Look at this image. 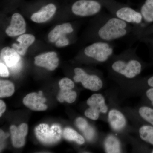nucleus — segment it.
<instances>
[{"label": "nucleus", "instance_id": "nucleus-21", "mask_svg": "<svg viewBox=\"0 0 153 153\" xmlns=\"http://www.w3.org/2000/svg\"><path fill=\"white\" fill-rule=\"evenodd\" d=\"M15 92V85L9 80H1L0 81V97H9Z\"/></svg>", "mask_w": 153, "mask_h": 153}, {"label": "nucleus", "instance_id": "nucleus-18", "mask_svg": "<svg viewBox=\"0 0 153 153\" xmlns=\"http://www.w3.org/2000/svg\"><path fill=\"white\" fill-rule=\"evenodd\" d=\"M140 13L145 22H153V0H146L141 8Z\"/></svg>", "mask_w": 153, "mask_h": 153}, {"label": "nucleus", "instance_id": "nucleus-24", "mask_svg": "<svg viewBox=\"0 0 153 153\" xmlns=\"http://www.w3.org/2000/svg\"><path fill=\"white\" fill-rule=\"evenodd\" d=\"M140 116L153 126V109L146 106L141 107L139 110Z\"/></svg>", "mask_w": 153, "mask_h": 153}, {"label": "nucleus", "instance_id": "nucleus-20", "mask_svg": "<svg viewBox=\"0 0 153 153\" xmlns=\"http://www.w3.org/2000/svg\"><path fill=\"white\" fill-rule=\"evenodd\" d=\"M76 125L78 128L82 131L86 138L88 140H91L94 135V131L85 119L79 117L76 120Z\"/></svg>", "mask_w": 153, "mask_h": 153}, {"label": "nucleus", "instance_id": "nucleus-2", "mask_svg": "<svg viewBox=\"0 0 153 153\" xmlns=\"http://www.w3.org/2000/svg\"><path fill=\"white\" fill-rule=\"evenodd\" d=\"M114 48L111 42H95L85 47L83 54L100 63H104L113 55Z\"/></svg>", "mask_w": 153, "mask_h": 153}, {"label": "nucleus", "instance_id": "nucleus-23", "mask_svg": "<svg viewBox=\"0 0 153 153\" xmlns=\"http://www.w3.org/2000/svg\"><path fill=\"white\" fill-rule=\"evenodd\" d=\"M140 137L146 142L153 145V126L145 125L139 129Z\"/></svg>", "mask_w": 153, "mask_h": 153}, {"label": "nucleus", "instance_id": "nucleus-5", "mask_svg": "<svg viewBox=\"0 0 153 153\" xmlns=\"http://www.w3.org/2000/svg\"><path fill=\"white\" fill-rule=\"evenodd\" d=\"M87 104L89 108L85 111L84 114L92 120H97L100 113H106L108 110L104 97L100 94L91 95L87 100Z\"/></svg>", "mask_w": 153, "mask_h": 153}, {"label": "nucleus", "instance_id": "nucleus-7", "mask_svg": "<svg viewBox=\"0 0 153 153\" xmlns=\"http://www.w3.org/2000/svg\"><path fill=\"white\" fill-rule=\"evenodd\" d=\"M75 75L73 79L75 82H80L86 89L97 91L103 86V82L100 77L94 74H88L82 68L77 67L74 68Z\"/></svg>", "mask_w": 153, "mask_h": 153}, {"label": "nucleus", "instance_id": "nucleus-3", "mask_svg": "<svg viewBox=\"0 0 153 153\" xmlns=\"http://www.w3.org/2000/svg\"><path fill=\"white\" fill-rule=\"evenodd\" d=\"M35 134L40 142L44 145H50L56 143L62 136L61 127L58 125L50 126L47 124H40L36 127Z\"/></svg>", "mask_w": 153, "mask_h": 153}, {"label": "nucleus", "instance_id": "nucleus-15", "mask_svg": "<svg viewBox=\"0 0 153 153\" xmlns=\"http://www.w3.org/2000/svg\"><path fill=\"white\" fill-rule=\"evenodd\" d=\"M108 120L111 128L115 131H120L123 129L126 124L124 115L116 109L111 110L108 113Z\"/></svg>", "mask_w": 153, "mask_h": 153}, {"label": "nucleus", "instance_id": "nucleus-16", "mask_svg": "<svg viewBox=\"0 0 153 153\" xmlns=\"http://www.w3.org/2000/svg\"><path fill=\"white\" fill-rule=\"evenodd\" d=\"M35 39V36L31 34H23L17 39L19 44H13L12 48L15 49L19 55L23 56L26 54L28 48L34 43Z\"/></svg>", "mask_w": 153, "mask_h": 153}, {"label": "nucleus", "instance_id": "nucleus-12", "mask_svg": "<svg viewBox=\"0 0 153 153\" xmlns=\"http://www.w3.org/2000/svg\"><path fill=\"white\" fill-rule=\"evenodd\" d=\"M26 31V23L21 14L16 13L13 15L11 24L6 30L9 37H15L24 34Z\"/></svg>", "mask_w": 153, "mask_h": 153}, {"label": "nucleus", "instance_id": "nucleus-29", "mask_svg": "<svg viewBox=\"0 0 153 153\" xmlns=\"http://www.w3.org/2000/svg\"><path fill=\"white\" fill-rule=\"evenodd\" d=\"M147 83L149 86L153 88V76H151L148 79Z\"/></svg>", "mask_w": 153, "mask_h": 153}, {"label": "nucleus", "instance_id": "nucleus-1", "mask_svg": "<svg viewBox=\"0 0 153 153\" xmlns=\"http://www.w3.org/2000/svg\"><path fill=\"white\" fill-rule=\"evenodd\" d=\"M137 49V47L129 48L118 56L111 64V70L128 79H133L140 74L142 65L135 57Z\"/></svg>", "mask_w": 153, "mask_h": 153}, {"label": "nucleus", "instance_id": "nucleus-25", "mask_svg": "<svg viewBox=\"0 0 153 153\" xmlns=\"http://www.w3.org/2000/svg\"><path fill=\"white\" fill-rule=\"evenodd\" d=\"M59 85L60 89H72L74 86V82L67 77H64L60 80Z\"/></svg>", "mask_w": 153, "mask_h": 153}, {"label": "nucleus", "instance_id": "nucleus-28", "mask_svg": "<svg viewBox=\"0 0 153 153\" xmlns=\"http://www.w3.org/2000/svg\"><path fill=\"white\" fill-rule=\"evenodd\" d=\"M6 109V105L5 102L3 100H0V116L5 111Z\"/></svg>", "mask_w": 153, "mask_h": 153}, {"label": "nucleus", "instance_id": "nucleus-13", "mask_svg": "<svg viewBox=\"0 0 153 153\" xmlns=\"http://www.w3.org/2000/svg\"><path fill=\"white\" fill-rule=\"evenodd\" d=\"M11 140L13 146L15 148L23 147L25 144V137L28 131L27 125L22 123L18 127L15 125L11 126L10 127Z\"/></svg>", "mask_w": 153, "mask_h": 153}, {"label": "nucleus", "instance_id": "nucleus-17", "mask_svg": "<svg viewBox=\"0 0 153 153\" xmlns=\"http://www.w3.org/2000/svg\"><path fill=\"white\" fill-rule=\"evenodd\" d=\"M104 145L105 152L119 153L121 152L120 143L116 137L109 135L104 140Z\"/></svg>", "mask_w": 153, "mask_h": 153}, {"label": "nucleus", "instance_id": "nucleus-30", "mask_svg": "<svg viewBox=\"0 0 153 153\" xmlns=\"http://www.w3.org/2000/svg\"><path fill=\"white\" fill-rule=\"evenodd\" d=\"M152 153H153V150L152 151Z\"/></svg>", "mask_w": 153, "mask_h": 153}, {"label": "nucleus", "instance_id": "nucleus-10", "mask_svg": "<svg viewBox=\"0 0 153 153\" xmlns=\"http://www.w3.org/2000/svg\"><path fill=\"white\" fill-rule=\"evenodd\" d=\"M59 58L54 52H50L41 54L35 57L36 65L44 67L49 71H54L59 65Z\"/></svg>", "mask_w": 153, "mask_h": 153}, {"label": "nucleus", "instance_id": "nucleus-22", "mask_svg": "<svg viewBox=\"0 0 153 153\" xmlns=\"http://www.w3.org/2000/svg\"><path fill=\"white\" fill-rule=\"evenodd\" d=\"M63 136L66 139L75 142L79 145L83 144L85 143L83 137L73 129L68 128H65L63 131Z\"/></svg>", "mask_w": 153, "mask_h": 153}, {"label": "nucleus", "instance_id": "nucleus-9", "mask_svg": "<svg viewBox=\"0 0 153 153\" xmlns=\"http://www.w3.org/2000/svg\"><path fill=\"white\" fill-rule=\"evenodd\" d=\"M47 99L43 96L41 91L39 93L32 92L28 94L23 99V102L25 106L32 110L35 111H44L48 107L44 104Z\"/></svg>", "mask_w": 153, "mask_h": 153}, {"label": "nucleus", "instance_id": "nucleus-26", "mask_svg": "<svg viewBox=\"0 0 153 153\" xmlns=\"http://www.w3.org/2000/svg\"><path fill=\"white\" fill-rule=\"evenodd\" d=\"M8 69L5 64L2 62L0 63V76L1 77H7L9 76Z\"/></svg>", "mask_w": 153, "mask_h": 153}, {"label": "nucleus", "instance_id": "nucleus-19", "mask_svg": "<svg viewBox=\"0 0 153 153\" xmlns=\"http://www.w3.org/2000/svg\"><path fill=\"white\" fill-rule=\"evenodd\" d=\"M77 97L76 91L71 89H60L57 96V100L60 102L66 101L68 103H72L75 101Z\"/></svg>", "mask_w": 153, "mask_h": 153}, {"label": "nucleus", "instance_id": "nucleus-11", "mask_svg": "<svg viewBox=\"0 0 153 153\" xmlns=\"http://www.w3.org/2000/svg\"><path fill=\"white\" fill-rule=\"evenodd\" d=\"M1 60L5 63L6 66L16 70L21 65V57L18 52L13 48L5 47L1 52Z\"/></svg>", "mask_w": 153, "mask_h": 153}, {"label": "nucleus", "instance_id": "nucleus-4", "mask_svg": "<svg viewBox=\"0 0 153 153\" xmlns=\"http://www.w3.org/2000/svg\"><path fill=\"white\" fill-rule=\"evenodd\" d=\"M106 7L114 16L127 23L136 26H140L143 21L141 14L128 6L107 4Z\"/></svg>", "mask_w": 153, "mask_h": 153}, {"label": "nucleus", "instance_id": "nucleus-8", "mask_svg": "<svg viewBox=\"0 0 153 153\" xmlns=\"http://www.w3.org/2000/svg\"><path fill=\"white\" fill-rule=\"evenodd\" d=\"M73 32L74 29L70 23H64L57 25L49 33L48 39L51 43H55L57 47H65L69 44L66 35Z\"/></svg>", "mask_w": 153, "mask_h": 153}, {"label": "nucleus", "instance_id": "nucleus-6", "mask_svg": "<svg viewBox=\"0 0 153 153\" xmlns=\"http://www.w3.org/2000/svg\"><path fill=\"white\" fill-rule=\"evenodd\" d=\"M101 9V4L94 0H78L71 7L72 13L75 16L81 17L97 15Z\"/></svg>", "mask_w": 153, "mask_h": 153}, {"label": "nucleus", "instance_id": "nucleus-27", "mask_svg": "<svg viewBox=\"0 0 153 153\" xmlns=\"http://www.w3.org/2000/svg\"><path fill=\"white\" fill-rule=\"evenodd\" d=\"M146 94L148 98L150 100L153 106V88H149L146 92Z\"/></svg>", "mask_w": 153, "mask_h": 153}, {"label": "nucleus", "instance_id": "nucleus-14", "mask_svg": "<svg viewBox=\"0 0 153 153\" xmlns=\"http://www.w3.org/2000/svg\"><path fill=\"white\" fill-rule=\"evenodd\" d=\"M56 10V6L54 4H48L43 7L38 12L33 14L31 16V20L37 23H44L55 15Z\"/></svg>", "mask_w": 153, "mask_h": 153}]
</instances>
